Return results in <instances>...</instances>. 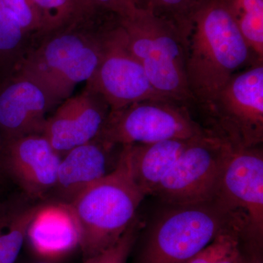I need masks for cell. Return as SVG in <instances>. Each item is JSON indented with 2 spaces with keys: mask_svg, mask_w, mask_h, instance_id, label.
<instances>
[{
  "mask_svg": "<svg viewBox=\"0 0 263 263\" xmlns=\"http://www.w3.org/2000/svg\"><path fill=\"white\" fill-rule=\"evenodd\" d=\"M117 16L102 11L96 16L34 38L15 72L42 88L55 108L76 85L94 74L104 37Z\"/></svg>",
  "mask_w": 263,
  "mask_h": 263,
  "instance_id": "1",
  "label": "cell"
},
{
  "mask_svg": "<svg viewBox=\"0 0 263 263\" xmlns=\"http://www.w3.org/2000/svg\"><path fill=\"white\" fill-rule=\"evenodd\" d=\"M185 41L189 90L194 105L200 108L235 73L259 61L224 0H208L199 8Z\"/></svg>",
  "mask_w": 263,
  "mask_h": 263,
  "instance_id": "2",
  "label": "cell"
},
{
  "mask_svg": "<svg viewBox=\"0 0 263 263\" xmlns=\"http://www.w3.org/2000/svg\"><path fill=\"white\" fill-rule=\"evenodd\" d=\"M240 226L243 213L215 198L186 205H165L147 235L138 263H187L222 232Z\"/></svg>",
  "mask_w": 263,
  "mask_h": 263,
  "instance_id": "3",
  "label": "cell"
},
{
  "mask_svg": "<svg viewBox=\"0 0 263 263\" xmlns=\"http://www.w3.org/2000/svg\"><path fill=\"white\" fill-rule=\"evenodd\" d=\"M145 197L132 178L122 150L115 171L69 204L79 224L83 260L111 247L122 237L137 217Z\"/></svg>",
  "mask_w": 263,
  "mask_h": 263,
  "instance_id": "4",
  "label": "cell"
},
{
  "mask_svg": "<svg viewBox=\"0 0 263 263\" xmlns=\"http://www.w3.org/2000/svg\"><path fill=\"white\" fill-rule=\"evenodd\" d=\"M128 48L141 63L153 87L164 98L194 104L186 79L184 36L171 23L146 10L137 9L119 18Z\"/></svg>",
  "mask_w": 263,
  "mask_h": 263,
  "instance_id": "5",
  "label": "cell"
},
{
  "mask_svg": "<svg viewBox=\"0 0 263 263\" xmlns=\"http://www.w3.org/2000/svg\"><path fill=\"white\" fill-rule=\"evenodd\" d=\"M216 138L233 148L260 146L263 142V62L235 73L203 107Z\"/></svg>",
  "mask_w": 263,
  "mask_h": 263,
  "instance_id": "6",
  "label": "cell"
},
{
  "mask_svg": "<svg viewBox=\"0 0 263 263\" xmlns=\"http://www.w3.org/2000/svg\"><path fill=\"white\" fill-rule=\"evenodd\" d=\"M208 134L212 133L194 119L188 105L162 98L110 110L97 138L117 146H127L190 139Z\"/></svg>",
  "mask_w": 263,
  "mask_h": 263,
  "instance_id": "7",
  "label": "cell"
},
{
  "mask_svg": "<svg viewBox=\"0 0 263 263\" xmlns=\"http://www.w3.org/2000/svg\"><path fill=\"white\" fill-rule=\"evenodd\" d=\"M232 147L212 134L194 138L159 185L154 196L164 205H186L216 198Z\"/></svg>",
  "mask_w": 263,
  "mask_h": 263,
  "instance_id": "8",
  "label": "cell"
},
{
  "mask_svg": "<svg viewBox=\"0 0 263 263\" xmlns=\"http://www.w3.org/2000/svg\"><path fill=\"white\" fill-rule=\"evenodd\" d=\"M86 88L101 97L110 110L143 100L165 98L153 87L128 48L119 18L105 32L100 62Z\"/></svg>",
  "mask_w": 263,
  "mask_h": 263,
  "instance_id": "9",
  "label": "cell"
},
{
  "mask_svg": "<svg viewBox=\"0 0 263 263\" xmlns=\"http://www.w3.org/2000/svg\"><path fill=\"white\" fill-rule=\"evenodd\" d=\"M216 198L246 218V233L254 240L263 233V153L260 146L233 148L221 174Z\"/></svg>",
  "mask_w": 263,
  "mask_h": 263,
  "instance_id": "10",
  "label": "cell"
},
{
  "mask_svg": "<svg viewBox=\"0 0 263 263\" xmlns=\"http://www.w3.org/2000/svg\"><path fill=\"white\" fill-rule=\"evenodd\" d=\"M62 156L43 134L5 140L2 176H9L30 199L43 198L54 188Z\"/></svg>",
  "mask_w": 263,
  "mask_h": 263,
  "instance_id": "11",
  "label": "cell"
},
{
  "mask_svg": "<svg viewBox=\"0 0 263 263\" xmlns=\"http://www.w3.org/2000/svg\"><path fill=\"white\" fill-rule=\"evenodd\" d=\"M108 104L87 88L70 96L48 117L43 135L52 147L63 156L76 147L95 139L110 113Z\"/></svg>",
  "mask_w": 263,
  "mask_h": 263,
  "instance_id": "12",
  "label": "cell"
},
{
  "mask_svg": "<svg viewBox=\"0 0 263 263\" xmlns=\"http://www.w3.org/2000/svg\"><path fill=\"white\" fill-rule=\"evenodd\" d=\"M53 108L41 86L14 72L0 83V133L3 139L43 134L47 114Z\"/></svg>",
  "mask_w": 263,
  "mask_h": 263,
  "instance_id": "13",
  "label": "cell"
},
{
  "mask_svg": "<svg viewBox=\"0 0 263 263\" xmlns=\"http://www.w3.org/2000/svg\"><path fill=\"white\" fill-rule=\"evenodd\" d=\"M123 146L96 138L62 156L54 193L57 202L70 204L93 183L111 174L120 160Z\"/></svg>",
  "mask_w": 263,
  "mask_h": 263,
  "instance_id": "14",
  "label": "cell"
},
{
  "mask_svg": "<svg viewBox=\"0 0 263 263\" xmlns=\"http://www.w3.org/2000/svg\"><path fill=\"white\" fill-rule=\"evenodd\" d=\"M27 243L36 257L62 260L79 249L80 232L70 205L42 204L27 231Z\"/></svg>",
  "mask_w": 263,
  "mask_h": 263,
  "instance_id": "15",
  "label": "cell"
},
{
  "mask_svg": "<svg viewBox=\"0 0 263 263\" xmlns=\"http://www.w3.org/2000/svg\"><path fill=\"white\" fill-rule=\"evenodd\" d=\"M194 138L123 146L122 154L132 178L145 196L155 195L159 185Z\"/></svg>",
  "mask_w": 263,
  "mask_h": 263,
  "instance_id": "16",
  "label": "cell"
},
{
  "mask_svg": "<svg viewBox=\"0 0 263 263\" xmlns=\"http://www.w3.org/2000/svg\"><path fill=\"white\" fill-rule=\"evenodd\" d=\"M41 205L22 197L0 200V263H18L29 224Z\"/></svg>",
  "mask_w": 263,
  "mask_h": 263,
  "instance_id": "17",
  "label": "cell"
},
{
  "mask_svg": "<svg viewBox=\"0 0 263 263\" xmlns=\"http://www.w3.org/2000/svg\"><path fill=\"white\" fill-rule=\"evenodd\" d=\"M32 41L0 0V83L16 71Z\"/></svg>",
  "mask_w": 263,
  "mask_h": 263,
  "instance_id": "18",
  "label": "cell"
},
{
  "mask_svg": "<svg viewBox=\"0 0 263 263\" xmlns=\"http://www.w3.org/2000/svg\"><path fill=\"white\" fill-rule=\"evenodd\" d=\"M38 10L42 30L35 38L93 18L104 11L92 0H32Z\"/></svg>",
  "mask_w": 263,
  "mask_h": 263,
  "instance_id": "19",
  "label": "cell"
},
{
  "mask_svg": "<svg viewBox=\"0 0 263 263\" xmlns=\"http://www.w3.org/2000/svg\"><path fill=\"white\" fill-rule=\"evenodd\" d=\"M232 18L259 61L263 62V0H224Z\"/></svg>",
  "mask_w": 263,
  "mask_h": 263,
  "instance_id": "20",
  "label": "cell"
},
{
  "mask_svg": "<svg viewBox=\"0 0 263 263\" xmlns=\"http://www.w3.org/2000/svg\"><path fill=\"white\" fill-rule=\"evenodd\" d=\"M138 9L146 10L174 24L186 35L194 15L208 0H136Z\"/></svg>",
  "mask_w": 263,
  "mask_h": 263,
  "instance_id": "21",
  "label": "cell"
},
{
  "mask_svg": "<svg viewBox=\"0 0 263 263\" xmlns=\"http://www.w3.org/2000/svg\"><path fill=\"white\" fill-rule=\"evenodd\" d=\"M141 228V221L136 218L114 245L82 263H127Z\"/></svg>",
  "mask_w": 263,
  "mask_h": 263,
  "instance_id": "22",
  "label": "cell"
},
{
  "mask_svg": "<svg viewBox=\"0 0 263 263\" xmlns=\"http://www.w3.org/2000/svg\"><path fill=\"white\" fill-rule=\"evenodd\" d=\"M242 227L237 226L222 232L201 252L187 263H214L230 249L239 246L240 235L243 232Z\"/></svg>",
  "mask_w": 263,
  "mask_h": 263,
  "instance_id": "23",
  "label": "cell"
},
{
  "mask_svg": "<svg viewBox=\"0 0 263 263\" xmlns=\"http://www.w3.org/2000/svg\"><path fill=\"white\" fill-rule=\"evenodd\" d=\"M24 32L34 39L42 30V22L32 0H3Z\"/></svg>",
  "mask_w": 263,
  "mask_h": 263,
  "instance_id": "24",
  "label": "cell"
},
{
  "mask_svg": "<svg viewBox=\"0 0 263 263\" xmlns=\"http://www.w3.org/2000/svg\"><path fill=\"white\" fill-rule=\"evenodd\" d=\"M99 9L117 15L119 18H126L136 13V0H92Z\"/></svg>",
  "mask_w": 263,
  "mask_h": 263,
  "instance_id": "25",
  "label": "cell"
},
{
  "mask_svg": "<svg viewBox=\"0 0 263 263\" xmlns=\"http://www.w3.org/2000/svg\"><path fill=\"white\" fill-rule=\"evenodd\" d=\"M243 258L239 251V246L230 249L219 257L214 263H242Z\"/></svg>",
  "mask_w": 263,
  "mask_h": 263,
  "instance_id": "26",
  "label": "cell"
},
{
  "mask_svg": "<svg viewBox=\"0 0 263 263\" xmlns=\"http://www.w3.org/2000/svg\"><path fill=\"white\" fill-rule=\"evenodd\" d=\"M61 261L62 260H54V259L42 258V257L34 256V259L28 263H61ZM18 263H20V260H19Z\"/></svg>",
  "mask_w": 263,
  "mask_h": 263,
  "instance_id": "27",
  "label": "cell"
},
{
  "mask_svg": "<svg viewBox=\"0 0 263 263\" xmlns=\"http://www.w3.org/2000/svg\"><path fill=\"white\" fill-rule=\"evenodd\" d=\"M3 143H4V139L3 137L2 136L1 133H0V157H1L2 149H3ZM0 175H1V171H0Z\"/></svg>",
  "mask_w": 263,
  "mask_h": 263,
  "instance_id": "28",
  "label": "cell"
},
{
  "mask_svg": "<svg viewBox=\"0 0 263 263\" xmlns=\"http://www.w3.org/2000/svg\"><path fill=\"white\" fill-rule=\"evenodd\" d=\"M242 263H262V262H260V261H259V260H257V261H251V262H242Z\"/></svg>",
  "mask_w": 263,
  "mask_h": 263,
  "instance_id": "29",
  "label": "cell"
},
{
  "mask_svg": "<svg viewBox=\"0 0 263 263\" xmlns=\"http://www.w3.org/2000/svg\"><path fill=\"white\" fill-rule=\"evenodd\" d=\"M0 176H1V175H0Z\"/></svg>",
  "mask_w": 263,
  "mask_h": 263,
  "instance_id": "30",
  "label": "cell"
}]
</instances>
